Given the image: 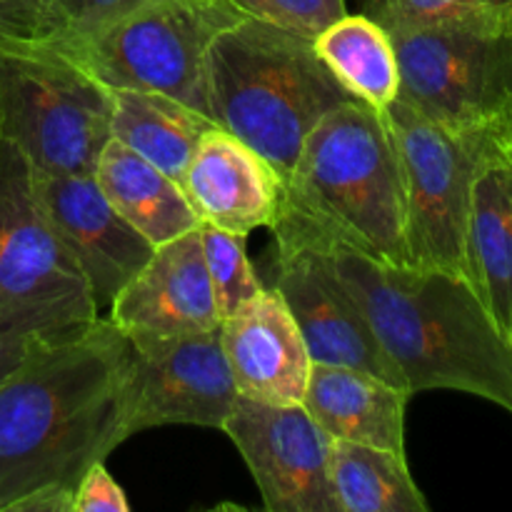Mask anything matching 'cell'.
Returning <instances> with one entry per match:
<instances>
[{"instance_id":"2","label":"cell","mask_w":512,"mask_h":512,"mask_svg":"<svg viewBox=\"0 0 512 512\" xmlns=\"http://www.w3.org/2000/svg\"><path fill=\"white\" fill-rule=\"evenodd\" d=\"M325 243L410 395L455 390L512 415V340L468 280L443 270L383 265Z\"/></svg>"},{"instance_id":"13","label":"cell","mask_w":512,"mask_h":512,"mask_svg":"<svg viewBox=\"0 0 512 512\" xmlns=\"http://www.w3.org/2000/svg\"><path fill=\"white\" fill-rule=\"evenodd\" d=\"M55 235L83 275L98 310L148 263L155 245L110 205L93 173L35 170Z\"/></svg>"},{"instance_id":"22","label":"cell","mask_w":512,"mask_h":512,"mask_svg":"<svg viewBox=\"0 0 512 512\" xmlns=\"http://www.w3.org/2000/svg\"><path fill=\"white\" fill-rule=\"evenodd\" d=\"M315 50L348 93L383 110L398 98L400 70L390 33L363 13H345L315 38Z\"/></svg>"},{"instance_id":"28","label":"cell","mask_w":512,"mask_h":512,"mask_svg":"<svg viewBox=\"0 0 512 512\" xmlns=\"http://www.w3.org/2000/svg\"><path fill=\"white\" fill-rule=\"evenodd\" d=\"M53 38L43 0H0V50H15Z\"/></svg>"},{"instance_id":"26","label":"cell","mask_w":512,"mask_h":512,"mask_svg":"<svg viewBox=\"0 0 512 512\" xmlns=\"http://www.w3.org/2000/svg\"><path fill=\"white\" fill-rule=\"evenodd\" d=\"M145 3L148 0H43L53 23L50 43H80Z\"/></svg>"},{"instance_id":"25","label":"cell","mask_w":512,"mask_h":512,"mask_svg":"<svg viewBox=\"0 0 512 512\" xmlns=\"http://www.w3.org/2000/svg\"><path fill=\"white\" fill-rule=\"evenodd\" d=\"M245 18L315 40L348 13V0H228Z\"/></svg>"},{"instance_id":"1","label":"cell","mask_w":512,"mask_h":512,"mask_svg":"<svg viewBox=\"0 0 512 512\" xmlns=\"http://www.w3.org/2000/svg\"><path fill=\"white\" fill-rule=\"evenodd\" d=\"M130 363L123 330L98 315L0 383V512L45 485L75 490L125 443Z\"/></svg>"},{"instance_id":"4","label":"cell","mask_w":512,"mask_h":512,"mask_svg":"<svg viewBox=\"0 0 512 512\" xmlns=\"http://www.w3.org/2000/svg\"><path fill=\"white\" fill-rule=\"evenodd\" d=\"M355 100L328 70L315 40L240 18L220 30L205 55V103L215 125L290 175L310 130Z\"/></svg>"},{"instance_id":"17","label":"cell","mask_w":512,"mask_h":512,"mask_svg":"<svg viewBox=\"0 0 512 512\" xmlns=\"http://www.w3.org/2000/svg\"><path fill=\"white\" fill-rule=\"evenodd\" d=\"M413 395L348 365L313 363L303 408L333 440L405 455V408Z\"/></svg>"},{"instance_id":"15","label":"cell","mask_w":512,"mask_h":512,"mask_svg":"<svg viewBox=\"0 0 512 512\" xmlns=\"http://www.w3.org/2000/svg\"><path fill=\"white\" fill-rule=\"evenodd\" d=\"M220 345L238 395L260 403H303L313 358L288 303L263 288L220 320Z\"/></svg>"},{"instance_id":"19","label":"cell","mask_w":512,"mask_h":512,"mask_svg":"<svg viewBox=\"0 0 512 512\" xmlns=\"http://www.w3.org/2000/svg\"><path fill=\"white\" fill-rule=\"evenodd\" d=\"M93 175L110 205L153 245L198 228L200 218L183 185L118 140L105 143Z\"/></svg>"},{"instance_id":"3","label":"cell","mask_w":512,"mask_h":512,"mask_svg":"<svg viewBox=\"0 0 512 512\" xmlns=\"http://www.w3.org/2000/svg\"><path fill=\"white\" fill-rule=\"evenodd\" d=\"M330 243L383 265L413 268L403 175L380 110L348 100L305 138L283 183V203Z\"/></svg>"},{"instance_id":"24","label":"cell","mask_w":512,"mask_h":512,"mask_svg":"<svg viewBox=\"0 0 512 512\" xmlns=\"http://www.w3.org/2000/svg\"><path fill=\"white\" fill-rule=\"evenodd\" d=\"M198 228L215 305H218L220 320H223L233 315L240 305L253 300L263 290V283L255 275V268L245 253V238L228 233L213 223H205V220H200Z\"/></svg>"},{"instance_id":"10","label":"cell","mask_w":512,"mask_h":512,"mask_svg":"<svg viewBox=\"0 0 512 512\" xmlns=\"http://www.w3.org/2000/svg\"><path fill=\"white\" fill-rule=\"evenodd\" d=\"M125 338L133 353L125 440L163 425L223 430L238 390L220 345V328L183 335L130 333Z\"/></svg>"},{"instance_id":"14","label":"cell","mask_w":512,"mask_h":512,"mask_svg":"<svg viewBox=\"0 0 512 512\" xmlns=\"http://www.w3.org/2000/svg\"><path fill=\"white\" fill-rule=\"evenodd\" d=\"M200 225V223H198ZM108 320L125 335H183L220 328L200 228L155 245L148 263L108 305Z\"/></svg>"},{"instance_id":"16","label":"cell","mask_w":512,"mask_h":512,"mask_svg":"<svg viewBox=\"0 0 512 512\" xmlns=\"http://www.w3.org/2000/svg\"><path fill=\"white\" fill-rule=\"evenodd\" d=\"M183 190L200 220L240 238L270 228L283 203V178L273 165L220 125L200 138Z\"/></svg>"},{"instance_id":"30","label":"cell","mask_w":512,"mask_h":512,"mask_svg":"<svg viewBox=\"0 0 512 512\" xmlns=\"http://www.w3.org/2000/svg\"><path fill=\"white\" fill-rule=\"evenodd\" d=\"M75 490L63 485H45L13 505L10 512H73Z\"/></svg>"},{"instance_id":"7","label":"cell","mask_w":512,"mask_h":512,"mask_svg":"<svg viewBox=\"0 0 512 512\" xmlns=\"http://www.w3.org/2000/svg\"><path fill=\"white\" fill-rule=\"evenodd\" d=\"M110 113L108 85L50 40L0 50V133L35 170L93 173Z\"/></svg>"},{"instance_id":"27","label":"cell","mask_w":512,"mask_h":512,"mask_svg":"<svg viewBox=\"0 0 512 512\" xmlns=\"http://www.w3.org/2000/svg\"><path fill=\"white\" fill-rule=\"evenodd\" d=\"M360 13L385 30L463 13H512V0H360Z\"/></svg>"},{"instance_id":"5","label":"cell","mask_w":512,"mask_h":512,"mask_svg":"<svg viewBox=\"0 0 512 512\" xmlns=\"http://www.w3.org/2000/svg\"><path fill=\"white\" fill-rule=\"evenodd\" d=\"M388 33L398 100L458 133H510L512 13L448 15Z\"/></svg>"},{"instance_id":"6","label":"cell","mask_w":512,"mask_h":512,"mask_svg":"<svg viewBox=\"0 0 512 512\" xmlns=\"http://www.w3.org/2000/svg\"><path fill=\"white\" fill-rule=\"evenodd\" d=\"M403 175L413 268L468 273V220L480 168L508 143L505 130H458L433 123L395 98L380 110Z\"/></svg>"},{"instance_id":"12","label":"cell","mask_w":512,"mask_h":512,"mask_svg":"<svg viewBox=\"0 0 512 512\" xmlns=\"http://www.w3.org/2000/svg\"><path fill=\"white\" fill-rule=\"evenodd\" d=\"M93 300L45 213L28 155L0 133V313Z\"/></svg>"},{"instance_id":"11","label":"cell","mask_w":512,"mask_h":512,"mask_svg":"<svg viewBox=\"0 0 512 512\" xmlns=\"http://www.w3.org/2000/svg\"><path fill=\"white\" fill-rule=\"evenodd\" d=\"M223 433L238 448L270 512H338L330 488L333 438L303 403L275 405L238 395Z\"/></svg>"},{"instance_id":"29","label":"cell","mask_w":512,"mask_h":512,"mask_svg":"<svg viewBox=\"0 0 512 512\" xmlns=\"http://www.w3.org/2000/svg\"><path fill=\"white\" fill-rule=\"evenodd\" d=\"M73 512H130L125 490L115 483L105 463L90 465L75 485Z\"/></svg>"},{"instance_id":"31","label":"cell","mask_w":512,"mask_h":512,"mask_svg":"<svg viewBox=\"0 0 512 512\" xmlns=\"http://www.w3.org/2000/svg\"><path fill=\"white\" fill-rule=\"evenodd\" d=\"M510 138H512V115H510Z\"/></svg>"},{"instance_id":"18","label":"cell","mask_w":512,"mask_h":512,"mask_svg":"<svg viewBox=\"0 0 512 512\" xmlns=\"http://www.w3.org/2000/svg\"><path fill=\"white\" fill-rule=\"evenodd\" d=\"M470 285L512 340V140L480 168L468 220Z\"/></svg>"},{"instance_id":"23","label":"cell","mask_w":512,"mask_h":512,"mask_svg":"<svg viewBox=\"0 0 512 512\" xmlns=\"http://www.w3.org/2000/svg\"><path fill=\"white\" fill-rule=\"evenodd\" d=\"M98 315V305L88 298L0 313V383H5L40 348Z\"/></svg>"},{"instance_id":"20","label":"cell","mask_w":512,"mask_h":512,"mask_svg":"<svg viewBox=\"0 0 512 512\" xmlns=\"http://www.w3.org/2000/svg\"><path fill=\"white\" fill-rule=\"evenodd\" d=\"M110 138L183 185L185 170L213 118L165 93L110 88Z\"/></svg>"},{"instance_id":"21","label":"cell","mask_w":512,"mask_h":512,"mask_svg":"<svg viewBox=\"0 0 512 512\" xmlns=\"http://www.w3.org/2000/svg\"><path fill=\"white\" fill-rule=\"evenodd\" d=\"M330 488L338 512H428L405 455L375 445L333 440Z\"/></svg>"},{"instance_id":"9","label":"cell","mask_w":512,"mask_h":512,"mask_svg":"<svg viewBox=\"0 0 512 512\" xmlns=\"http://www.w3.org/2000/svg\"><path fill=\"white\" fill-rule=\"evenodd\" d=\"M270 230L278 248L275 290L288 303L313 363L348 365L408 390L365 310L335 270L328 243L288 210H280Z\"/></svg>"},{"instance_id":"8","label":"cell","mask_w":512,"mask_h":512,"mask_svg":"<svg viewBox=\"0 0 512 512\" xmlns=\"http://www.w3.org/2000/svg\"><path fill=\"white\" fill-rule=\"evenodd\" d=\"M240 18L228 0H148L80 43L53 45L108 88L155 90L208 115L205 55Z\"/></svg>"}]
</instances>
